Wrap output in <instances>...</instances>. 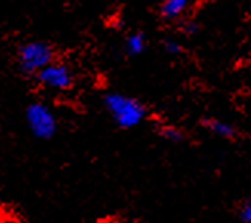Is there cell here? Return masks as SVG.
<instances>
[{
	"label": "cell",
	"mask_w": 251,
	"mask_h": 223,
	"mask_svg": "<svg viewBox=\"0 0 251 223\" xmlns=\"http://www.w3.org/2000/svg\"><path fill=\"white\" fill-rule=\"evenodd\" d=\"M105 108L121 128H133L147 116V108L137 99L119 93H111L103 97Z\"/></svg>",
	"instance_id": "obj_1"
},
{
	"label": "cell",
	"mask_w": 251,
	"mask_h": 223,
	"mask_svg": "<svg viewBox=\"0 0 251 223\" xmlns=\"http://www.w3.org/2000/svg\"><path fill=\"white\" fill-rule=\"evenodd\" d=\"M52 48L45 42H29L20 48L19 62L25 73H39L52 62Z\"/></svg>",
	"instance_id": "obj_2"
},
{
	"label": "cell",
	"mask_w": 251,
	"mask_h": 223,
	"mask_svg": "<svg viewBox=\"0 0 251 223\" xmlns=\"http://www.w3.org/2000/svg\"><path fill=\"white\" fill-rule=\"evenodd\" d=\"M26 122L31 132L39 139H51L57 129L56 117L43 103H32L26 109Z\"/></svg>",
	"instance_id": "obj_3"
},
{
	"label": "cell",
	"mask_w": 251,
	"mask_h": 223,
	"mask_svg": "<svg viewBox=\"0 0 251 223\" xmlns=\"http://www.w3.org/2000/svg\"><path fill=\"white\" fill-rule=\"evenodd\" d=\"M39 80L54 89H68L73 86V75L67 65L63 63H48L37 73Z\"/></svg>",
	"instance_id": "obj_4"
},
{
	"label": "cell",
	"mask_w": 251,
	"mask_h": 223,
	"mask_svg": "<svg viewBox=\"0 0 251 223\" xmlns=\"http://www.w3.org/2000/svg\"><path fill=\"white\" fill-rule=\"evenodd\" d=\"M188 5L190 0H163L160 6V16L167 20H174L182 16Z\"/></svg>",
	"instance_id": "obj_5"
},
{
	"label": "cell",
	"mask_w": 251,
	"mask_h": 223,
	"mask_svg": "<svg viewBox=\"0 0 251 223\" xmlns=\"http://www.w3.org/2000/svg\"><path fill=\"white\" fill-rule=\"evenodd\" d=\"M203 125L208 128L213 134L216 136H221V137H226V139H231L234 137V128L231 125L225 124V122L221 120H216V119H208L203 122Z\"/></svg>",
	"instance_id": "obj_6"
},
{
	"label": "cell",
	"mask_w": 251,
	"mask_h": 223,
	"mask_svg": "<svg viewBox=\"0 0 251 223\" xmlns=\"http://www.w3.org/2000/svg\"><path fill=\"white\" fill-rule=\"evenodd\" d=\"M125 50L129 55H137L140 52H144L145 50V39L140 32H136V34H131L126 39L125 43Z\"/></svg>",
	"instance_id": "obj_7"
},
{
	"label": "cell",
	"mask_w": 251,
	"mask_h": 223,
	"mask_svg": "<svg viewBox=\"0 0 251 223\" xmlns=\"http://www.w3.org/2000/svg\"><path fill=\"white\" fill-rule=\"evenodd\" d=\"M160 136L163 137V139H167V140H170V142H179V140H182V132L177 129V128H174V126H163L162 129H160Z\"/></svg>",
	"instance_id": "obj_8"
},
{
	"label": "cell",
	"mask_w": 251,
	"mask_h": 223,
	"mask_svg": "<svg viewBox=\"0 0 251 223\" xmlns=\"http://www.w3.org/2000/svg\"><path fill=\"white\" fill-rule=\"evenodd\" d=\"M165 50L170 54H179L182 51V47H180V43L176 42V40H167L165 42Z\"/></svg>",
	"instance_id": "obj_9"
},
{
	"label": "cell",
	"mask_w": 251,
	"mask_h": 223,
	"mask_svg": "<svg viewBox=\"0 0 251 223\" xmlns=\"http://www.w3.org/2000/svg\"><path fill=\"white\" fill-rule=\"evenodd\" d=\"M241 216H242V219H244L245 222L251 223V198L244 205V208H242V214H241Z\"/></svg>",
	"instance_id": "obj_10"
}]
</instances>
